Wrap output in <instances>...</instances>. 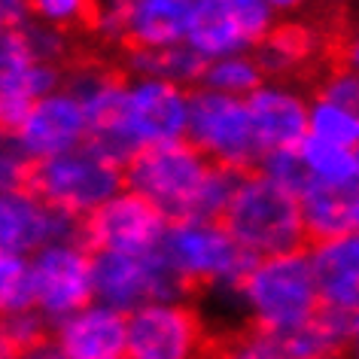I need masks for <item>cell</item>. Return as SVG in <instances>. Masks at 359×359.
Listing matches in <instances>:
<instances>
[{
	"label": "cell",
	"instance_id": "ba28073f",
	"mask_svg": "<svg viewBox=\"0 0 359 359\" xmlns=\"http://www.w3.org/2000/svg\"><path fill=\"white\" fill-rule=\"evenodd\" d=\"M186 140L198 152H204L213 165L229 168L235 174L256 170L262 161V147L256 140L247 101L210 92L204 86L192 88L189 137Z\"/></svg>",
	"mask_w": 359,
	"mask_h": 359
},
{
	"label": "cell",
	"instance_id": "603a6c76",
	"mask_svg": "<svg viewBox=\"0 0 359 359\" xmlns=\"http://www.w3.org/2000/svg\"><path fill=\"white\" fill-rule=\"evenodd\" d=\"M347 320L341 313L323 308L311 323L290 332L286 338H277L290 359H344L347 344Z\"/></svg>",
	"mask_w": 359,
	"mask_h": 359
},
{
	"label": "cell",
	"instance_id": "d6986e66",
	"mask_svg": "<svg viewBox=\"0 0 359 359\" xmlns=\"http://www.w3.org/2000/svg\"><path fill=\"white\" fill-rule=\"evenodd\" d=\"M323 308L341 317L359 311V235L320 241L308 250Z\"/></svg>",
	"mask_w": 359,
	"mask_h": 359
},
{
	"label": "cell",
	"instance_id": "484cf974",
	"mask_svg": "<svg viewBox=\"0 0 359 359\" xmlns=\"http://www.w3.org/2000/svg\"><path fill=\"white\" fill-rule=\"evenodd\" d=\"M308 137L335 143V147L359 152V113L347 110L341 104L323 101L313 95L311 97V119H308Z\"/></svg>",
	"mask_w": 359,
	"mask_h": 359
},
{
	"label": "cell",
	"instance_id": "52a82bcc",
	"mask_svg": "<svg viewBox=\"0 0 359 359\" xmlns=\"http://www.w3.org/2000/svg\"><path fill=\"white\" fill-rule=\"evenodd\" d=\"M195 0H95L88 31L116 49L177 46L189 40Z\"/></svg>",
	"mask_w": 359,
	"mask_h": 359
},
{
	"label": "cell",
	"instance_id": "f35d334b",
	"mask_svg": "<svg viewBox=\"0 0 359 359\" xmlns=\"http://www.w3.org/2000/svg\"><path fill=\"white\" fill-rule=\"evenodd\" d=\"M344 359H359V311L347 320V344H344Z\"/></svg>",
	"mask_w": 359,
	"mask_h": 359
},
{
	"label": "cell",
	"instance_id": "3957f363",
	"mask_svg": "<svg viewBox=\"0 0 359 359\" xmlns=\"http://www.w3.org/2000/svg\"><path fill=\"white\" fill-rule=\"evenodd\" d=\"M229 299L250 329L271 338H286L323 311L308 250L256 259Z\"/></svg>",
	"mask_w": 359,
	"mask_h": 359
},
{
	"label": "cell",
	"instance_id": "e0dca14e",
	"mask_svg": "<svg viewBox=\"0 0 359 359\" xmlns=\"http://www.w3.org/2000/svg\"><path fill=\"white\" fill-rule=\"evenodd\" d=\"M67 70L43 65L25 55L22 46L6 31H0V125L10 134L37 101L65 88Z\"/></svg>",
	"mask_w": 359,
	"mask_h": 359
},
{
	"label": "cell",
	"instance_id": "d590c367",
	"mask_svg": "<svg viewBox=\"0 0 359 359\" xmlns=\"http://www.w3.org/2000/svg\"><path fill=\"white\" fill-rule=\"evenodd\" d=\"M4 359H65V356L58 353V347L52 344V338H49V341H43V344H34L28 350H22V353H13V356L4 353Z\"/></svg>",
	"mask_w": 359,
	"mask_h": 359
},
{
	"label": "cell",
	"instance_id": "74e56055",
	"mask_svg": "<svg viewBox=\"0 0 359 359\" xmlns=\"http://www.w3.org/2000/svg\"><path fill=\"white\" fill-rule=\"evenodd\" d=\"M265 4L271 6L274 15H299V13L308 10L313 0H265Z\"/></svg>",
	"mask_w": 359,
	"mask_h": 359
},
{
	"label": "cell",
	"instance_id": "ab89813d",
	"mask_svg": "<svg viewBox=\"0 0 359 359\" xmlns=\"http://www.w3.org/2000/svg\"><path fill=\"white\" fill-rule=\"evenodd\" d=\"M350 231L359 235V192L353 195V204H350Z\"/></svg>",
	"mask_w": 359,
	"mask_h": 359
},
{
	"label": "cell",
	"instance_id": "7402d4cb",
	"mask_svg": "<svg viewBox=\"0 0 359 359\" xmlns=\"http://www.w3.org/2000/svg\"><path fill=\"white\" fill-rule=\"evenodd\" d=\"M299 158L304 177H308V186L344 195L359 192V156L353 149L308 137L299 147Z\"/></svg>",
	"mask_w": 359,
	"mask_h": 359
},
{
	"label": "cell",
	"instance_id": "9a60e30c",
	"mask_svg": "<svg viewBox=\"0 0 359 359\" xmlns=\"http://www.w3.org/2000/svg\"><path fill=\"white\" fill-rule=\"evenodd\" d=\"M58 241H83V222L52 208L31 186L0 192V253L34 256Z\"/></svg>",
	"mask_w": 359,
	"mask_h": 359
},
{
	"label": "cell",
	"instance_id": "6da1fadb",
	"mask_svg": "<svg viewBox=\"0 0 359 359\" xmlns=\"http://www.w3.org/2000/svg\"><path fill=\"white\" fill-rule=\"evenodd\" d=\"M238 177L183 140L137 152L125 165V189L147 198L168 222L222 219Z\"/></svg>",
	"mask_w": 359,
	"mask_h": 359
},
{
	"label": "cell",
	"instance_id": "f1b7e54d",
	"mask_svg": "<svg viewBox=\"0 0 359 359\" xmlns=\"http://www.w3.org/2000/svg\"><path fill=\"white\" fill-rule=\"evenodd\" d=\"M49 338H52V323L40 311L4 313V320H0V344H4L6 356L22 353V350L43 344Z\"/></svg>",
	"mask_w": 359,
	"mask_h": 359
},
{
	"label": "cell",
	"instance_id": "8d00e7d4",
	"mask_svg": "<svg viewBox=\"0 0 359 359\" xmlns=\"http://www.w3.org/2000/svg\"><path fill=\"white\" fill-rule=\"evenodd\" d=\"M341 65H350L359 70V28L347 34V40L341 43Z\"/></svg>",
	"mask_w": 359,
	"mask_h": 359
},
{
	"label": "cell",
	"instance_id": "d4e9b609",
	"mask_svg": "<svg viewBox=\"0 0 359 359\" xmlns=\"http://www.w3.org/2000/svg\"><path fill=\"white\" fill-rule=\"evenodd\" d=\"M265 70L259 65L256 52L247 55H226V58H213L204 67L201 86L219 95H231V97H247L265 83Z\"/></svg>",
	"mask_w": 359,
	"mask_h": 359
},
{
	"label": "cell",
	"instance_id": "60d3db41",
	"mask_svg": "<svg viewBox=\"0 0 359 359\" xmlns=\"http://www.w3.org/2000/svg\"><path fill=\"white\" fill-rule=\"evenodd\" d=\"M356 0H323V6H329V10H347V6H353Z\"/></svg>",
	"mask_w": 359,
	"mask_h": 359
},
{
	"label": "cell",
	"instance_id": "9c48e42d",
	"mask_svg": "<svg viewBox=\"0 0 359 359\" xmlns=\"http://www.w3.org/2000/svg\"><path fill=\"white\" fill-rule=\"evenodd\" d=\"M128 359H213L204 311L180 295L128 313Z\"/></svg>",
	"mask_w": 359,
	"mask_h": 359
},
{
	"label": "cell",
	"instance_id": "7a4b0ae2",
	"mask_svg": "<svg viewBox=\"0 0 359 359\" xmlns=\"http://www.w3.org/2000/svg\"><path fill=\"white\" fill-rule=\"evenodd\" d=\"M189 107L192 88L161 79L125 76L119 101L92 122L88 143L125 168L143 149L170 147L189 137Z\"/></svg>",
	"mask_w": 359,
	"mask_h": 359
},
{
	"label": "cell",
	"instance_id": "b9f144b4",
	"mask_svg": "<svg viewBox=\"0 0 359 359\" xmlns=\"http://www.w3.org/2000/svg\"><path fill=\"white\" fill-rule=\"evenodd\" d=\"M356 156H359V152H356Z\"/></svg>",
	"mask_w": 359,
	"mask_h": 359
},
{
	"label": "cell",
	"instance_id": "8fae6325",
	"mask_svg": "<svg viewBox=\"0 0 359 359\" xmlns=\"http://www.w3.org/2000/svg\"><path fill=\"white\" fill-rule=\"evenodd\" d=\"M277 25L265 0H195L189 25V46L204 61L247 55L262 46Z\"/></svg>",
	"mask_w": 359,
	"mask_h": 359
},
{
	"label": "cell",
	"instance_id": "2e32d148",
	"mask_svg": "<svg viewBox=\"0 0 359 359\" xmlns=\"http://www.w3.org/2000/svg\"><path fill=\"white\" fill-rule=\"evenodd\" d=\"M247 107L262 156L299 149L308 140L311 97L304 95L302 86L286 83V79H265L247 97Z\"/></svg>",
	"mask_w": 359,
	"mask_h": 359
},
{
	"label": "cell",
	"instance_id": "7c38bea8",
	"mask_svg": "<svg viewBox=\"0 0 359 359\" xmlns=\"http://www.w3.org/2000/svg\"><path fill=\"white\" fill-rule=\"evenodd\" d=\"M186 286L177 280L165 256L158 253H95V302H104L122 313H134L143 304L180 299Z\"/></svg>",
	"mask_w": 359,
	"mask_h": 359
},
{
	"label": "cell",
	"instance_id": "4fadbf2b",
	"mask_svg": "<svg viewBox=\"0 0 359 359\" xmlns=\"http://www.w3.org/2000/svg\"><path fill=\"white\" fill-rule=\"evenodd\" d=\"M88 137H92L88 113L83 101L67 88V83L65 88H58V92H52L34 104L25 113V119L6 134V140H13L15 149L31 165L86 147Z\"/></svg>",
	"mask_w": 359,
	"mask_h": 359
},
{
	"label": "cell",
	"instance_id": "277c9868",
	"mask_svg": "<svg viewBox=\"0 0 359 359\" xmlns=\"http://www.w3.org/2000/svg\"><path fill=\"white\" fill-rule=\"evenodd\" d=\"M222 222L250 259L299 253L308 241L299 195L274 183L262 170H247L238 177Z\"/></svg>",
	"mask_w": 359,
	"mask_h": 359
},
{
	"label": "cell",
	"instance_id": "44dd1931",
	"mask_svg": "<svg viewBox=\"0 0 359 359\" xmlns=\"http://www.w3.org/2000/svg\"><path fill=\"white\" fill-rule=\"evenodd\" d=\"M122 61H125L128 76L161 79V83H174L183 88H198L204 67H208V61H204L189 43L152 46V49H125Z\"/></svg>",
	"mask_w": 359,
	"mask_h": 359
},
{
	"label": "cell",
	"instance_id": "4316f807",
	"mask_svg": "<svg viewBox=\"0 0 359 359\" xmlns=\"http://www.w3.org/2000/svg\"><path fill=\"white\" fill-rule=\"evenodd\" d=\"M10 37L19 43L25 55H31L34 61H43V65H58L65 67V58L70 52V37L67 31L61 28H52V25L46 22H25L19 25V28H4Z\"/></svg>",
	"mask_w": 359,
	"mask_h": 359
},
{
	"label": "cell",
	"instance_id": "cb8c5ba5",
	"mask_svg": "<svg viewBox=\"0 0 359 359\" xmlns=\"http://www.w3.org/2000/svg\"><path fill=\"white\" fill-rule=\"evenodd\" d=\"M353 195L317 189V186H308V189L299 195L304 231H308L311 244L350 235V204H353Z\"/></svg>",
	"mask_w": 359,
	"mask_h": 359
},
{
	"label": "cell",
	"instance_id": "836d02e7",
	"mask_svg": "<svg viewBox=\"0 0 359 359\" xmlns=\"http://www.w3.org/2000/svg\"><path fill=\"white\" fill-rule=\"evenodd\" d=\"M31 168L34 165L15 149V143L4 137V147H0V189H19V186H28Z\"/></svg>",
	"mask_w": 359,
	"mask_h": 359
},
{
	"label": "cell",
	"instance_id": "f546056e",
	"mask_svg": "<svg viewBox=\"0 0 359 359\" xmlns=\"http://www.w3.org/2000/svg\"><path fill=\"white\" fill-rule=\"evenodd\" d=\"M213 359H290L286 356L283 344L271 335H262V332H238L229 341L213 350Z\"/></svg>",
	"mask_w": 359,
	"mask_h": 359
},
{
	"label": "cell",
	"instance_id": "ac0fdd59",
	"mask_svg": "<svg viewBox=\"0 0 359 359\" xmlns=\"http://www.w3.org/2000/svg\"><path fill=\"white\" fill-rule=\"evenodd\" d=\"M52 344L65 359H128V313L92 302L52 326Z\"/></svg>",
	"mask_w": 359,
	"mask_h": 359
},
{
	"label": "cell",
	"instance_id": "ffe728a7",
	"mask_svg": "<svg viewBox=\"0 0 359 359\" xmlns=\"http://www.w3.org/2000/svg\"><path fill=\"white\" fill-rule=\"evenodd\" d=\"M326 49H329V40L320 25L304 22V19H290V22L274 25L271 34L262 40V46L256 49V58L268 79L292 83L295 76L317 67L323 55H326Z\"/></svg>",
	"mask_w": 359,
	"mask_h": 359
},
{
	"label": "cell",
	"instance_id": "d6a6232c",
	"mask_svg": "<svg viewBox=\"0 0 359 359\" xmlns=\"http://www.w3.org/2000/svg\"><path fill=\"white\" fill-rule=\"evenodd\" d=\"M265 177H271L274 183L292 189L295 195H302L308 189V177H304V168H302V158H299V149H290V152H268L259 161V168Z\"/></svg>",
	"mask_w": 359,
	"mask_h": 359
},
{
	"label": "cell",
	"instance_id": "1f68e13d",
	"mask_svg": "<svg viewBox=\"0 0 359 359\" xmlns=\"http://www.w3.org/2000/svg\"><path fill=\"white\" fill-rule=\"evenodd\" d=\"M31 6H34V19L37 22L70 31L76 25H88L95 0H31Z\"/></svg>",
	"mask_w": 359,
	"mask_h": 359
},
{
	"label": "cell",
	"instance_id": "4dcf8cb0",
	"mask_svg": "<svg viewBox=\"0 0 359 359\" xmlns=\"http://www.w3.org/2000/svg\"><path fill=\"white\" fill-rule=\"evenodd\" d=\"M313 95L323 97V101H332V104H341L347 110H356L359 113V70L350 67V65H335L329 67L326 74L320 76Z\"/></svg>",
	"mask_w": 359,
	"mask_h": 359
},
{
	"label": "cell",
	"instance_id": "5bb4252c",
	"mask_svg": "<svg viewBox=\"0 0 359 359\" xmlns=\"http://www.w3.org/2000/svg\"><path fill=\"white\" fill-rule=\"evenodd\" d=\"M170 222L147 198L122 189L83 222V241L92 253H156Z\"/></svg>",
	"mask_w": 359,
	"mask_h": 359
},
{
	"label": "cell",
	"instance_id": "8992f818",
	"mask_svg": "<svg viewBox=\"0 0 359 359\" xmlns=\"http://www.w3.org/2000/svg\"><path fill=\"white\" fill-rule=\"evenodd\" d=\"M28 186L52 208L86 222L97 208L125 189V168L95 143H86L65 156L37 161L31 168Z\"/></svg>",
	"mask_w": 359,
	"mask_h": 359
},
{
	"label": "cell",
	"instance_id": "e575fe53",
	"mask_svg": "<svg viewBox=\"0 0 359 359\" xmlns=\"http://www.w3.org/2000/svg\"><path fill=\"white\" fill-rule=\"evenodd\" d=\"M34 19L31 0H0V22L4 28H19V25Z\"/></svg>",
	"mask_w": 359,
	"mask_h": 359
},
{
	"label": "cell",
	"instance_id": "5b68a950",
	"mask_svg": "<svg viewBox=\"0 0 359 359\" xmlns=\"http://www.w3.org/2000/svg\"><path fill=\"white\" fill-rule=\"evenodd\" d=\"M158 253L165 256L177 280L189 290H204L213 299L231 295L241 277L256 262L231 238L222 219H186L170 222Z\"/></svg>",
	"mask_w": 359,
	"mask_h": 359
},
{
	"label": "cell",
	"instance_id": "30bf717a",
	"mask_svg": "<svg viewBox=\"0 0 359 359\" xmlns=\"http://www.w3.org/2000/svg\"><path fill=\"white\" fill-rule=\"evenodd\" d=\"M34 308L52 326L95 302V253L86 241H58L31 256Z\"/></svg>",
	"mask_w": 359,
	"mask_h": 359
},
{
	"label": "cell",
	"instance_id": "83f0119b",
	"mask_svg": "<svg viewBox=\"0 0 359 359\" xmlns=\"http://www.w3.org/2000/svg\"><path fill=\"white\" fill-rule=\"evenodd\" d=\"M0 311L22 313L34 308V274L31 256L0 253Z\"/></svg>",
	"mask_w": 359,
	"mask_h": 359
}]
</instances>
